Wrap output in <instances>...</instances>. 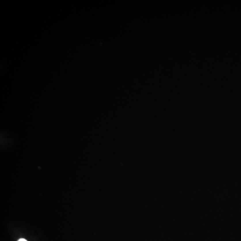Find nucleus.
Returning a JSON list of instances; mask_svg holds the SVG:
<instances>
[{"label": "nucleus", "instance_id": "f257e3e1", "mask_svg": "<svg viewBox=\"0 0 241 241\" xmlns=\"http://www.w3.org/2000/svg\"><path fill=\"white\" fill-rule=\"evenodd\" d=\"M18 241H27L25 239H24V238H21V239H19V240H18Z\"/></svg>", "mask_w": 241, "mask_h": 241}]
</instances>
